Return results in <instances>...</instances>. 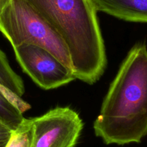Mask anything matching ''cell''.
Here are the masks:
<instances>
[{
	"mask_svg": "<svg viewBox=\"0 0 147 147\" xmlns=\"http://www.w3.org/2000/svg\"><path fill=\"white\" fill-rule=\"evenodd\" d=\"M24 86L13 71L6 55L0 49V122L14 131L24 120L23 113L30 105L22 98Z\"/></svg>",
	"mask_w": 147,
	"mask_h": 147,
	"instance_id": "obj_6",
	"label": "cell"
},
{
	"mask_svg": "<svg viewBox=\"0 0 147 147\" xmlns=\"http://www.w3.org/2000/svg\"><path fill=\"white\" fill-rule=\"evenodd\" d=\"M3 1H4V0H0V8H1V4H2Z\"/></svg>",
	"mask_w": 147,
	"mask_h": 147,
	"instance_id": "obj_10",
	"label": "cell"
},
{
	"mask_svg": "<svg viewBox=\"0 0 147 147\" xmlns=\"http://www.w3.org/2000/svg\"><path fill=\"white\" fill-rule=\"evenodd\" d=\"M4 146H5V145H4V146H0V147H4Z\"/></svg>",
	"mask_w": 147,
	"mask_h": 147,
	"instance_id": "obj_11",
	"label": "cell"
},
{
	"mask_svg": "<svg viewBox=\"0 0 147 147\" xmlns=\"http://www.w3.org/2000/svg\"><path fill=\"white\" fill-rule=\"evenodd\" d=\"M98 12L120 20L147 23V0H93Z\"/></svg>",
	"mask_w": 147,
	"mask_h": 147,
	"instance_id": "obj_7",
	"label": "cell"
},
{
	"mask_svg": "<svg viewBox=\"0 0 147 147\" xmlns=\"http://www.w3.org/2000/svg\"><path fill=\"white\" fill-rule=\"evenodd\" d=\"M11 132L12 131L0 122V146L6 145L11 136Z\"/></svg>",
	"mask_w": 147,
	"mask_h": 147,
	"instance_id": "obj_9",
	"label": "cell"
},
{
	"mask_svg": "<svg viewBox=\"0 0 147 147\" xmlns=\"http://www.w3.org/2000/svg\"><path fill=\"white\" fill-rule=\"evenodd\" d=\"M33 125L31 118H24L18 128L12 131L4 147H32Z\"/></svg>",
	"mask_w": 147,
	"mask_h": 147,
	"instance_id": "obj_8",
	"label": "cell"
},
{
	"mask_svg": "<svg viewBox=\"0 0 147 147\" xmlns=\"http://www.w3.org/2000/svg\"><path fill=\"white\" fill-rule=\"evenodd\" d=\"M31 120L32 147H76L83 128L78 113L67 107L55 108Z\"/></svg>",
	"mask_w": 147,
	"mask_h": 147,
	"instance_id": "obj_4",
	"label": "cell"
},
{
	"mask_svg": "<svg viewBox=\"0 0 147 147\" xmlns=\"http://www.w3.org/2000/svg\"><path fill=\"white\" fill-rule=\"evenodd\" d=\"M65 43L76 79L93 84L107 64L104 41L93 0H26Z\"/></svg>",
	"mask_w": 147,
	"mask_h": 147,
	"instance_id": "obj_2",
	"label": "cell"
},
{
	"mask_svg": "<svg viewBox=\"0 0 147 147\" xmlns=\"http://www.w3.org/2000/svg\"><path fill=\"white\" fill-rule=\"evenodd\" d=\"M93 129L107 145L140 143L147 135V47L128 53L105 97Z\"/></svg>",
	"mask_w": 147,
	"mask_h": 147,
	"instance_id": "obj_1",
	"label": "cell"
},
{
	"mask_svg": "<svg viewBox=\"0 0 147 147\" xmlns=\"http://www.w3.org/2000/svg\"><path fill=\"white\" fill-rule=\"evenodd\" d=\"M0 32L13 48L23 44L40 46L73 70L68 49L62 37L26 0L3 1Z\"/></svg>",
	"mask_w": 147,
	"mask_h": 147,
	"instance_id": "obj_3",
	"label": "cell"
},
{
	"mask_svg": "<svg viewBox=\"0 0 147 147\" xmlns=\"http://www.w3.org/2000/svg\"><path fill=\"white\" fill-rule=\"evenodd\" d=\"M13 48L22 69L42 89H55L76 79L71 69L40 46L23 44Z\"/></svg>",
	"mask_w": 147,
	"mask_h": 147,
	"instance_id": "obj_5",
	"label": "cell"
}]
</instances>
